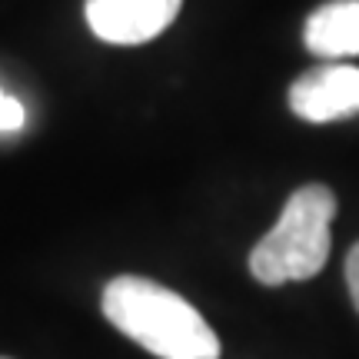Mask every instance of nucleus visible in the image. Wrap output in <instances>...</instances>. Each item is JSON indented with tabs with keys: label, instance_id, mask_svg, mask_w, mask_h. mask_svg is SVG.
<instances>
[{
	"label": "nucleus",
	"instance_id": "nucleus-7",
	"mask_svg": "<svg viewBox=\"0 0 359 359\" xmlns=\"http://www.w3.org/2000/svg\"><path fill=\"white\" fill-rule=\"evenodd\" d=\"M346 283H349L353 306H356V313H359V243L349 250V257H346Z\"/></svg>",
	"mask_w": 359,
	"mask_h": 359
},
{
	"label": "nucleus",
	"instance_id": "nucleus-3",
	"mask_svg": "<svg viewBox=\"0 0 359 359\" xmlns=\"http://www.w3.org/2000/svg\"><path fill=\"white\" fill-rule=\"evenodd\" d=\"M183 0H87L90 30L114 47H137L177 20Z\"/></svg>",
	"mask_w": 359,
	"mask_h": 359
},
{
	"label": "nucleus",
	"instance_id": "nucleus-5",
	"mask_svg": "<svg viewBox=\"0 0 359 359\" xmlns=\"http://www.w3.org/2000/svg\"><path fill=\"white\" fill-rule=\"evenodd\" d=\"M303 43L309 53L339 60L359 53V0H330L309 13Z\"/></svg>",
	"mask_w": 359,
	"mask_h": 359
},
{
	"label": "nucleus",
	"instance_id": "nucleus-4",
	"mask_svg": "<svg viewBox=\"0 0 359 359\" xmlns=\"http://www.w3.org/2000/svg\"><path fill=\"white\" fill-rule=\"evenodd\" d=\"M290 110L306 123H333L359 114V67L326 64L290 87Z\"/></svg>",
	"mask_w": 359,
	"mask_h": 359
},
{
	"label": "nucleus",
	"instance_id": "nucleus-8",
	"mask_svg": "<svg viewBox=\"0 0 359 359\" xmlns=\"http://www.w3.org/2000/svg\"><path fill=\"white\" fill-rule=\"evenodd\" d=\"M0 359H4V356H0Z\"/></svg>",
	"mask_w": 359,
	"mask_h": 359
},
{
	"label": "nucleus",
	"instance_id": "nucleus-6",
	"mask_svg": "<svg viewBox=\"0 0 359 359\" xmlns=\"http://www.w3.org/2000/svg\"><path fill=\"white\" fill-rule=\"evenodd\" d=\"M24 123H27L24 103L0 87V133H13V130H20Z\"/></svg>",
	"mask_w": 359,
	"mask_h": 359
},
{
	"label": "nucleus",
	"instance_id": "nucleus-1",
	"mask_svg": "<svg viewBox=\"0 0 359 359\" xmlns=\"http://www.w3.org/2000/svg\"><path fill=\"white\" fill-rule=\"evenodd\" d=\"M103 316L160 359H219V339L200 309L147 276H116L103 286Z\"/></svg>",
	"mask_w": 359,
	"mask_h": 359
},
{
	"label": "nucleus",
	"instance_id": "nucleus-2",
	"mask_svg": "<svg viewBox=\"0 0 359 359\" xmlns=\"http://www.w3.org/2000/svg\"><path fill=\"white\" fill-rule=\"evenodd\" d=\"M336 193L323 183H306L286 200L276 226L253 246L250 273L263 286L313 280L330 259V223Z\"/></svg>",
	"mask_w": 359,
	"mask_h": 359
}]
</instances>
